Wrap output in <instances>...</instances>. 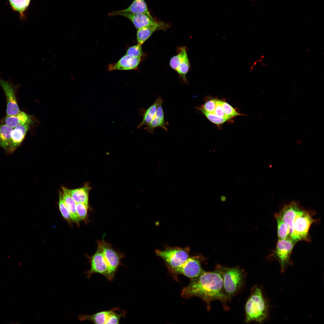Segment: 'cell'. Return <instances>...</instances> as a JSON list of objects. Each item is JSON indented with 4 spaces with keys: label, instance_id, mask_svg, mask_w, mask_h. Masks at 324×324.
Listing matches in <instances>:
<instances>
[{
    "label": "cell",
    "instance_id": "3",
    "mask_svg": "<svg viewBox=\"0 0 324 324\" xmlns=\"http://www.w3.org/2000/svg\"><path fill=\"white\" fill-rule=\"evenodd\" d=\"M216 268L222 275L224 293L230 300L243 286L244 278V272L238 267L228 268L218 265Z\"/></svg>",
    "mask_w": 324,
    "mask_h": 324
},
{
    "label": "cell",
    "instance_id": "15",
    "mask_svg": "<svg viewBox=\"0 0 324 324\" xmlns=\"http://www.w3.org/2000/svg\"><path fill=\"white\" fill-rule=\"evenodd\" d=\"M160 104L158 106L156 114L150 123L144 128L147 132L152 134L154 133V129L157 128H161L167 132L166 126L168 122L164 120V114L162 107V104Z\"/></svg>",
    "mask_w": 324,
    "mask_h": 324
},
{
    "label": "cell",
    "instance_id": "1",
    "mask_svg": "<svg viewBox=\"0 0 324 324\" xmlns=\"http://www.w3.org/2000/svg\"><path fill=\"white\" fill-rule=\"evenodd\" d=\"M181 296L186 298L194 296L201 298L206 303L208 310L211 302L214 300L220 301L225 309L229 308L226 303L229 299L224 293L223 278L216 268L211 272L204 271L198 277L191 279L189 284L182 290Z\"/></svg>",
    "mask_w": 324,
    "mask_h": 324
},
{
    "label": "cell",
    "instance_id": "18",
    "mask_svg": "<svg viewBox=\"0 0 324 324\" xmlns=\"http://www.w3.org/2000/svg\"><path fill=\"white\" fill-rule=\"evenodd\" d=\"M112 310L103 311L92 315L80 314L78 318L80 321L89 320L94 324H106Z\"/></svg>",
    "mask_w": 324,
    "mask_h": 324
},
{
    "label": "cell",
    "instance_id": "14",
    "mask_svg": "<svg viewBox=\"0 0 324 324\" xmlns=\"http://www.w3.org/2000/svg\"><path fill=\"white\" fill-rule=\"evenodd\" d=\"M30 123L18 125L13 128L11 133V153L21 144L28 130Z\"/></svg>",
    "mask_w": 324,
    "mask_h": 324
},
{
    "label": "cell",
    "instance_id": "32",
    "mask_svg": "<svg viewBox=\"0 0 324 324\" xmlns=\"http://www.w3.org/2000/svg\"><path fill=\"white\" fill-rule=\"evenodd\" d=\"M142 45L138 44L129 47L127 50L125 55L134 58H141L143 54Z\"/></svg>",
    "mask_w": 324,
    "mask_h": 324
},
{
    "label": "cell",
    "instance_id": "24",
    "mask_svg": "<svg viewBox=\"0 0 324 324\" xmlns=\"http://www.w3.org/2000/svg\"><path fill=\"white\" fill-rule=\"evenodd\" d=\"M275 216L277 225L278 239L289 238L290 230L288 226L277 214H276Z\"/></svg>",
    "mask_w": 324,
    "mask_h": 324
},
{
    "label": "cell",
    "instance_id": "30",
    "mask_svg": "<svg viewBox=\"0 0 324 324\" xmlns=\"http://www.w3.org/2000/svg\"><path fill=\"white\" fill-rule=\"evenodd\" d=\"M88 206V203L82 202L76 203V213L80 221L86 218L87 214Z\"/></svg>",
    "mask_w": 324,
    "mask_h": 324
},
{
    "label": "cell",
    "instance_id": "10",
    "mask_svg": "<svg viewBox=\"0 0 324 324\" xmlns=\"http://www.w3.org/2000/svg\"><path fill=\"white\" fill-rule=\"evenodd\" d=\"M0 86L3 89L7 100L6 114L8 116L17 114L21 112L18 106L15 93L14 86L10 80H4L0 78Z\"/></svg>",
    "mask_w": 324,
    "mask_h": 324
},
{
    "label": "cell",
    "instance_id": "9",
    "mask_svg": "<svg viewBox=\"0 0 324 324\" xmlns=\"http://www.w3.org/2000/svg\"><path fill=\"white\" fill-rule=\"evenodd\" d=\"M97 242L101 248L110 268L116 273L119 266L122 265L121 260L124 257V255L116 251L110 243L103 240H98Z\"/></svg>",
    "mask_w": 324,
    "mask_h": 324
},
{
    "label": "cell",
    "instance_id": "28",
    "mask_svg": "<svg viewBox=\"0 0 324 324\" xmlns=\"http://www.w3.org/2000/svg\"><path fill=\"white\" fill-rule=\"evenodd\" d=\"M189 61L187 55L176 70L184 82H187L186 75L189 70Z\"/></svg>",
    "mask_w": 324,
    "mask_h": 324
},
{
    "label": "cell",
    "instance_id": "12",
    "mask_svg": "<svg viewBox=\"0 0 324 324\" xmlns=\"http://www.w3.org/2000/svg\"><path fill=\"white\" fill-rule=\"evenodd\" d=\"M298 203L293 201L284 206L278 215L286 223L290 230L289 238L293 233V222L296 214L300 208Z\"/></svg>",
    "mask_w": 324,
    "mask_h": 324
},
{
    "label": "cell",
    "instance_id": "17",
    "mask_svg": "<svg viewBox=\"0 0 324 324\" xmlns=\"http://www.w3.org/2000/svg\"><path fill=\"white\" fill-rule=\"evenodd\" d=\"M32 116L25 112L21 111L16 115L8 116L5 119V124L13 128L21 124L27 123H32Z\"/></svg>",
    "mask_w": 324,
    "mask_h": 324
},
{
    "label": "cell",
    "instance_id": "34",
    "mask_svg": "<svg viewBox=\"0 0 324 324\" xmlns=\"http://www.w3.org/2000/svg\"><path fill=\"white\" fill-rule=\"evenodd\" d=\"M217 101V100L214 99L207 100L203 105L200 107L207 112L213 113L216 106Z\"/></svg>",
    "mask_w": 324,
    "mask_h": 324
},
{
    "label": "cell",
    "instance_id": "20",
    "mask_svg": "<svg viewBox=\"0 0 324 324\" xmlns=\"http://www.w3.org/2000/svg\"><path fill=\"white\" fill-rule=\"evenodd\" d=\"M90 189L88 185L86 184L80 188L74 189H67V190L76 203L88 204L89 192Z\"/></svg>",
    "mask_w": 324,
    "mask_h": 324
},
{
    "label": "cell",
    "instance_id": "19",
    "mask_svg": "<svg viewBox=\"0 0 324 324\" xmlns=\"http://www.w3.org/2000/svg\"><path fill=\"white\" fill-rule=\"evenodd\" d=\"M13 128L6 124L0 125V146L11 153V133Z\"/></svg>",
    "mask_w": 324,
    "mask_h": 324
},
{
    "label": "cell",
    "instance_id": "25",
    "mask_svg": "<svg viewBox=\"0 0 324 324\" xmlns=\"http://www.w3.org/2000/svg\"><path fill=\"white\" fill-rule=\"evenodd\" d=\"M12 8L22 15L28 7L30 0H9Z\"/></svg>",
    "mask_w": 324,
    "mask_h": 324
},
{
    "label": "cell",
    "instance_id": "29",
    "mask_svg": "<svg viewBox=\"0 0 324 324\" xmlns=\"http://www.w3.org/2000/svg\"><path fill=\"white\" fill-rule=\"evenodd\" d=\"M118 308H115L112 309V310L106 323V324H118L121 317H124L126 314V312L125 310L121 312L120 313H117L116 312L119 310Z\"/></svg>",
    "mask_w": 324,
    "mask_h": 324
},
{
    "label": "cell",
    "instance_id": "7",
    "mask_svg": "<svg viewBox=\"0 0 324 324\" xmlns=\"http://www.w3.org/2000/svg\"><path fill=\"white\" fill-rule=\"evenodd\" d=\"M206 260L205 258L200 255L190 256L182 265L172 272L182 274L191 279L196 278L204 272L201 264Z\"/></svg>",
    "mask_w": 324,
    "mask_h": 324
},
{
    "label": "cell",
    "instance_id": "33",
    "mask_svg": "<svg viewBox=\"0 0 324 324\" xmlns=\"http://www.w3.org/2000/svg\"><path fill=\"white\" fill-rule=\"evenodd\" d=\"M58 205L60 211L63 217L67 220H71L70 214L64 201L62 193L61 191L59 192Z\"/></svg>",
    "mask_w": 324,
    "mask_h": 324
},
{
    "label": "cell",
    "instance_id": "2",
    "mask_svg": "<svg viewBox=\"0 0 324 324\" xmlns=\"http://www.w3.org/2000/svg\"><path fill=\"white\" fill-rule=\"evenodd\" d=\"M247 323L256 322L262 323L267 318L268 309L267 302L261 289L257 286L252 288L251 294L245 305Z\"/></svg>",
    "mask_w": 324,
    "mask_h": 324
},
{
    "label": "cell",
    "instance_id": "21",
    "mask_svg": "<svg viewBox=\"0 0 324 324\" xmlns=\"http://www.w3.org/2000/svg\"><path fill=\"white\" fill-rule=\"evenodd\" d=\"M62 189L63 199L70 214L71 220L75 222L78 223L80 220L76 213V202L67 191V188L62 187Z\"/></svg>",
    "mask_w": 324,
    "mask_h": 324
},
{
    "label": "cell",
    "instance_id": "4",
    "mask_svg": "<svg viewBox=\"0 0 324 324\" xmlns=\"http://www.w3.org/2000/svg\"><path fill=\"white\" fill-rule=\"evenodd\" d=\"M189 247H168L163 250H156V253L164 260L172 272L182 265L190 257Z\"/></svg>",
    "mask_w": 324,
    "mask_h": 324
},
{
    "label": "cell",
    "instance_id": "8",
    "mask_svg": "<svg viewBox=\"0 0 324 324\" xmlns=\"http://www.w3.org/2000/svg\"><path fill=\"white\" fill-rule=\"evenodd\" d=\"M296 243L289 238L278 239L275 254L280 263L282 272H285L288 266L291 264L290 256Z\"/></svg>",
    "mask_w": 324,
    "mask_h": 324
},
{
    "label": "cell",
    "instance_id": "11",
    "mask_svg": "<svg viewBox=\"0 0 324 324\" xmlns=\"http://www.w3.org/2000/svg\"><path fill=\"white\" fill-rule=\"evenodd\" d=\"M108 16H113L120 15L129 19L137 29L148 25L154 24L158 21L155 20L152 17L144 14H134L124 12L119 10L113 11L108 14Z\"/></svg>",
    "mask_w": 324,
    "mask_h": 324
},
{
    "label": "cell",
    "instance_id": "6",
    "mask_svg": "<svg viewBox=\"0 0 324 324\" xmlns=\"http://www.w3.org/2000/svg\"><path fill=\"white\" fill-rule=\"evenodd\" d=\"M98 245L95 253L89 257L90 268L84 273L89 278L93 274L98 273L104 275L108 280H112L115 274L108 265L101 248Z\"/></svg>",
    "mask_w": 324,
    "mask_h": 324
},
{
    "label": "cell",
    "instance_id": "27",
    "mask_svg": "<svg viewBox=\"0 0 324 324\" xmlns=\"http://www.w3.org/2000/svg\"><path fill=\"white\" fill-rule=\"evenodd\" d=\"M187 55V54L185 48H182L179 53L178 55L174 56L170 59V65L171 67L173 69L176 70L183 58Z\"/></svg>",
    "mask_w": 324,
    "mask_h": 324
},
{
    "label": "cell",
    "instance_id": "35",
    "mask_svg": "<svg viewBox=\"0 0 324 324\" xmlns=\"http://www.w3.org/2000/svg\"><path fill=\"white\" fill-rule=\"evenodd\" d=\"M213 113L220 117L227 118L222 108L221 100H217L216 106Z\"/></svg>",
    "mask_w": 324,
    "mask_h": 324
},
{
    "label": "cell",
    "instance_id": "23",
    "mask_svg": "<svg viewBox=\"0 0 324 324\" xmlns=\"http://www.w3.org/2000/svg\"><path fill=\"white\" fill-rule=\"evenodd\" d=\"M119 10L122 12L134 14H144L152 17L150 14L145 0H134L128 8Z\"/></svg>",
    "mask_w": 324,
    "mask_h": 324
},
{
    "label": "cell",
    "instance_id": "31",
    "mask_svg": "<svg viewBox=\"0 0 324 324\" xmlns=\"http://www.w3.org/2000/svg\"><path fill=\"white\" fill-rule=\"evenodd\" d=\"M221 104L224 113L227 118H230L241 115L225 101H221Z\"/></svg>",
    "mask_w": 324,
    "mask_h": 324
},
{
    "label": "cell",
    "instance_id": "13",
    "mask_svg": "<svg viewBox=\"0 0 324 324\" xmlns=\"http://www.w3.org/2000/svg\"><path fill=\"white\" fill-rule=\"evenodd\" d=\"M169 27L168 24L164 22L158 21L156 23L137 29L136 38L138 44L142 45L154 32L159 30L165 31Z\"/></svg>",
    "mask_w": 324,
    "mask_h": 324
},
{
    "label": "cell",
    "instance_id": "16",
    "mask_svg": "<svg viewBox=\"0 0 324 324\" xmlns=\"http://www.w3.org/2000/svg\"><path fill=\"white\" fill-rule=\"evenodd\" d=\"M141 61V58H134L125 55L115 64L109 66L110 70H128L136 68Z\"/></svg>",
    "mask_w": 324,
    "mask_h": 324
},
{
    "label": "cell",
    "instance_id": "26",
    "mask_svg": "<svg viewBox=\"0 0 324 324\" xmlns=\"http://www.w3.org/2000/svg\"><path fill=\"white\" fill-rule=\"evenodd\" d=\"M196 108L200 111L209 121L212 123L217 125L221 124L228 121L230 118L220 117L215 115L214 113L207 112L200 106L196 107Z\"/></svg>",
    "mask_w": 324,
    "mask_h": 324
},
{
    "label": "cell",
    "instance_id": "5",
    "mask_svg": "<svg viewBox=\"0 0 324 324\" xmlns=\"http://www.w3.org/2000/svg\"><path fill=\"white\" fill-rule=\"evenodd\" d=\"M314 222L310 214L300 207L293 221V233L290 238L296 242L301 240L309 241L308 231Z\"/></svg>",
    "mask_w": 324,
    "mask_h": 324
},
{
    "label": "cell",
    "instance_id": "22",
    "mask_svg": "<svg viewBox=\"0 0 324 324\" xmlns=\"http://www.w3.org/2000/svg\"><path fill=\"white\" fill-rule=\"evenodd\" d=\"M163 102L164 100L160 96L156 99L153 104L145 111L142 121L137 127V129L144 125H147L150 123L156 114L158 106Z\"/></svg>",
    "mask_w": 324,
    "mask_h": 324
}]
</instances>
